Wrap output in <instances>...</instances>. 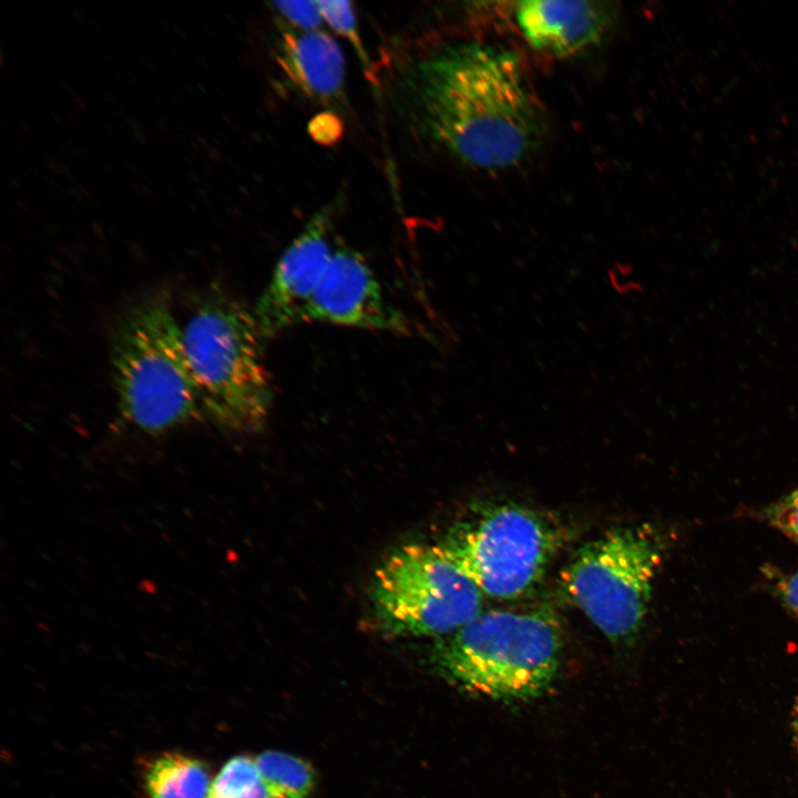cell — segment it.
Segmentation results:
<instances>
[{
  "label": "cell",
  "mask_w": 798,
  "mask_h": 798,
  "mask_svg": "<svg viewBox=\"0 0 798 798\" xmlns=\"http://www.w3.org/2000/svg\"><path fill=\"white\" fill-rule=\"evenodd\" d=\"M397 90L411 131L474 167L512 166L541 135L540 108L511 51L443 45L407 62Z\"/></svg>",
  "instance_id": "cell-1"
},
{
  "label": "cell",
  "mask_w": 798,
  "mask_h": 798,
  "mask_svg": "<svg viewBox=\"0 0 798 798\" xmlns=\"http://www.w3.org/2000/svg\"><path fill=\"white\" fill-rule=\"evenodd\" d=\"M110 357L117 408L139 430L160 434L197 419L200 387L167 298L155 294L115 323Z\"/></svg>",
  "instance_id": "cell-2"
},
{
  "label": "cell",
  "mask_w": 798,
  "mask_h": 798,
  "mask_svg": "<svg viewBox=\"0 0 798 798\" xmlns=\"http://www.w3.org/2000/svg\"><path fill=\"white\" fill-rule=\"evenodd\" d=\"M562 645L561 623L552 610H493L442 637L432 656L439 672L467 690L530 699L555 679Z\"/></svg>",
  "instance_id": "cell-3"
},
{
  "label": "cell",
  "mask_w": 798,
  "mask_h": 798,
  "mask_svg": "<svg viewBox=\"0 0 798 798\" xmlns=\"http://www.w3.org/2000/svg\"><path fill=\"white\" fill-rule=\"evenodd\" d=\"M182 330L204 413L227 431H260L274 393L253 310L212 289L196 303Z\"/></svg>",
  "instance_id": "cell-4"
},
{
  "label": "cell",
  "mask_w": 798,
  "mask_h": 798,
  "mask_svg": "<svg viewBox=\"0 0 798 798\" xmlns=\"http://www.w3.org/2000/svg\"><path fill=\"white\" fill-rule=\"evenodd\" d=\"M662 560L648 525L614 528L584 544L561 575L570 600L613 643L640 632Z\"/></svg>",
  "instance_id": "cell-5"
},
{
  "label": "cell",
  "mask_w": 798,
  "mask_h": 798,
  "mask_svg": "<svg viewBox=\"0 0 798 798\" xmlns=\"http://www.w3.org/2000/svg\"><path fill=\"white\" fill-rule=\"evenodd\" d=\"M563 542L549 516L500 503L456 525L439 545L483 595L514 600L541 582Z\"/></svg>",
  "instance_id": "cell-6"
},
{
  "label": "cell",
  "mask_w": 798,
  "mask_h": 798,
  "mask_svg": "<svg viewBox=\"0 0 798 798\" xmlns=\"http://www.w3.org/2000/svg\"><path fill=\"white\" fill-rule=\"evenodd\" d=\"M370 594L379 628L396 636L442 638L482 611L483 594L439 544L395 551L375 572Z\"/></svg>",
  "instance_id": "cell-7"
},
{
  "label": "cell",
  "mask_w": 798,
  "mask_h": 798,
  "mask_svg": "<svg viewBox=\"0 0 798 798\" xmlns=\"http://www.w3.org/2000/svg\"><path fill=\"white\" fill-rule=\"evenodd\" d=\"M411 334L408 317L390 301L362 255L350 248L335 249L300 323Z\"/></svg>",
  "instance_id": "cell-8"
},
{
  "label": "cell",
  "mask_w": 798,
  "mask_h": 798,
  "mask_svg": "<svg viewBox=\"0 0 798 798\" xmlns=\"http://www.w3.org/2000/svg\"><path fill=\"white\" fill-rule=\"evenodd\" d=\"M331 211L316 213L278 260L253 309L264 339L299 324L335 249L330 244Z\"/></svg>",
  "instance_id": "cell-9"
},
{
  "label": "cell",
  "mask_w": 798,
  "mask_h": 798,
  "mask_svg": "<svg viewBox=\"0 0 798 798\" xmlns=\"http://www.w3.org/2000/svg\"><path fill=\"white\" fill-rule=\"evenodd\" d=\"M516 22L535 49L566 55L596 42L605 32L611 10L594 1H521Z\"/></svg>",
  "instance_id": "cell-10"
},
{
  "label": "cell",
  "mask_w": 798,
  "mask_h": 798,
  "mask_svg": "<svg viewBox=\"0 0 798 798\" xmlns=\"http://www.w3.org/2000/svg\"><path fill=\"white\" fill-rule=\"evenodd\" d=\"M277 61L295 86L310 99L327 103L341 95L345 58L340 47L326 32L282 28Z\"/></svg>",
  "instance_id": "cell-11"
},
{
  "label": "cell",
  "mask_w": 798,
  "mask_h": 798,
  "mask_svg": "<svg viewBox=\"0 0 798 798\" xmlns=\"http://www.w3.org/2000/svg\"><path fill=\"white\" fill-rule=\"evenodd\" d=\"M150 798H206L211 782L205 766L181 754H164L145 774Z\"/></svg>",
  "instance_id": "cell-12"
},
{
  "label": "cell",
  "mask_w": 798,
  "mask_h": 798,
  "mask_svg": "<svg viewBox=\"0 0 798 798\" xmlns=\"http://www.w3.org/2000/svg\"><path fill=\"white\" fill-rule=\"evenodd\" d=\"M268 798H307L315 786V773L301 758L267 750L255 758Z\"/></svg>",
  "instance_id": "cell-13"
},
{
  "label": "cell",
  "mask_w": 798,
  "mask_h": 798,
  "mask_svg": "<svg viewBox=\"0 0 798 798\" xmlns=\"http://www.w3.org/2000/svg\"><path fill=\"white\" fill-rule=\"evenodd\" d=\"M206 798H268L255 759L248 756L229 759L214 778Z\"/></svg>",
  "instance_id": "cell-14"
},
{
  "label": "cell",
  "mask_w": 798,
  "mask_h": 798,
  "mask_svg": "<svg viewBox=\"0 0 798 798\" xmlns=\"http://www.w3.org/2000/svg\"><path fill=\"white\" fill-rule=\"evenodd\" d=\"M317 4L324 21L355 47L357 53L367 65V54L359 37L357 19L351 2L328 0L317 1Z\"/></svg>",
  "instance_id": "cell-15"
},
{
  "label": "cell",
  "mask_w": 798,
  "mask_h": 798,
  "mask_svg": "<svg viewBox=\"0 0 798 798\" xmlns=\"http://www.w3.org/2000/svg\"><path fill=\"white\" fill-rule=\"evenodd\" d=\"M273 6L289 27L296 30H318L324 21L317 1H278L273 2Z\"/></svg>",
  "instance_id": "cell-16"
},
{
  "label": "cell",
  "mask_w": 798,
  "mask_h": 798,
  "mask_svg": "<svg viewBox=\"0 0 798 798\" xmlns=\"http://www.w3.org/2000/svg\"><path fill=\"white\" fill-rule=\"evenodd\" d=\"M765 516L775 529L798 542V489L767 508Z\"/></svg>",
  "instance_id": "cell-17"
},
{
  "label": "cell",
  "mask_w": 798,
  "mask_h": 798,
  "mask_svg": "<svg viewBox=\"0 0 798 798\" xmlns=\"http://www.w3.org/2000/svg\"><path fill=\"white\" fill-rule=\"evenodd\" d=\"M310 133L317 141L330 143L340 134V125L336 116L320 114L311 121Z\"/></svg>",
  "instance_id": "cell-18"
},
{
  "label": "cell",
  "mask_w": 798,
  "mask_h": 798,
  "mask_svg": "<svg viewBox=\"0 0 798 798\" xmlns=\"http://www.w3.org/2000/svg\"><path fill=\"white\" fill-rule=\"evenodd\" d=\"M781 594L790 610L798 614V571L782 584Z\"/></svg>",
  "instance_id": "cell-19"
},
{
  "label": "cell",
  "mask_w": 798,
  "mask_h": 798,
  "mask_svg": "<svg viewBox=\"0 0 798 798\" xmlns=\"http://www.w3.org/2000/svg\"><path fill=\"white\" fill-rule=\"evenodd\" d=\"M792 744L798 753V719L791 722Z\"/></svg>",
  "instance_id": "cell-20"
},
{
  "label": "cell",
  "mask_w": 798,
  "mask_h": 798,
  "mask_svg": "<svg viewBox=\"0 0 798 798\" xmlns=\"http://www.w3.org/2000/svg\"><path fill=\"white\" fill-rule=\"evenodd\" d=\"M792 719H798V694L792 706Z\"/></svg>",
  "instance_id": "cell-21"
},
{
  "label": "cell",
  "mask_w": 798,
  "mask_h": 798,
  "mask_svg": "<svg viewBox=\"0 0 798 798\" xmlns=\"http://www.w3.org/2000/svg\"><path fill=\"white\" fill-rule=\"evenodd\" d=\"M74 102L81 110H85V103L81 99L75 96Z\"/></svg>",
  "instance_id": "cell-22"
}]
</instances>
